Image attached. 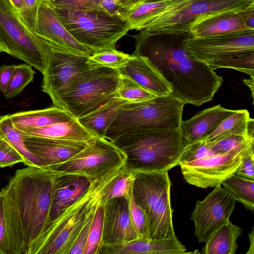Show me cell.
<instances>
[{
  "label": "cell",
  "instance_id": "obj_6",
  "mask_svg": "<svg viewBox=\"0 0 254 254\" xmlns=\"http://www.w3.org/2000/svg\"><path fill=\"white\" fill-rule=\"evenodd\" d=\"M167 171L134 173L132 193L147 220L148 237L167 239L175 235Z\"/></svg>",
  "mask_w": 254,
  "mask_h": 254
},
{
  "label": "cell",
  "instance_id": "obj_34",
  "mask_svg": "<svg viewBox=\"0 0 254 254\" xmlns=\"http://www.w3.org/2000/svg\"><path fill=\"white\" fill-rule=\"evenodd\" d=\"M35 71L28 64L17 65L3 93L6 99L19 95L33 80Z\"/></svg>",
  "mask_w": 254,
  "mask_h": 254
},
{
  "label": "cell",
  "instance_id": "obj_29",
  "mask_svg": "<svg viewBox=\"0 0 254 254\" xmlns=\"http://www.w3.org/2000/svg\"><path fill=\"white\" fill-rule=\"evenodd\" d=\"M243 229L229 220L211 236L202 248L204 254H235L238 248L237 238Z\"/></svg>",
  "mask_w": 254,
  "mask_h": 254
},
{
  "label": "cell",
  "instance_id": "obj_35",
  "mask_svg": "<svg viewBox=\"0 0 254 254\" xmlns=\"http://www.w3.org/2000/svg\"><path fill=\"white\" fill-rule=\"evenodd\" d=\"M117 96L130 103L142 102L157 96L140 86L130 78L121 74Z\"/></svg>",
  "mask_w": 254,
  "mask_h": 254
},
{
  "label": "cell",
  "instance_id": "obj_40",
  "mask_svg": "<svg viewBox=\"0 0 254 254\" xmlns=\"http://www.w3.org/2000/svg\"><path fill=\"white\" fill-rule=\"evenodd\" d=\"M128 199L131 218L139 237L148 238L147 217L144 211L135 202L132 189Z\"/></svg>",
  "mask_w": 254,
  "mask_h": 254
},
{
  "label": "cell",
  "instance_id": "obj_32",
  "mask_svg": "<svg viewBox=\"0 0 254 254\" xmlns=\"http://www.w3.org/2000/svg\"><path fill=\"white\" fill-rule=\"evenodd\" d=\"M223 186L235 198L253 212L254 210V180L233 174L224 180Z\"/></svg>",
  "mask_w": 254,
  "mask_h": 254
},
{
  "label": "cell",
  "instance_id": "obj_15",
  "mask_svg": "<svg viewBox=\"0 0 254 254\" xmlns=\"http://www.w3.org/2000/svg\"><path fill=\"white\" fill-rule=\"evenodd\" d=\"M236 201L221 185L216 186L204 200H197L191 220L194 223V234L199 243H205L215 231L230 220Z\"/></svg>",
  "mask_w": 254,
  "mask_h": 254
},
{
  "label": "cell",
  "instance_id": "obj_26",
  "mask_svg": "<svg viewBox=\"0 0 254 254\" xmlns=\"http://www.w3.org/2000/svg\"><path fill=\"white\" fill-rule=\"evenodd\" d=\"M128 103L130 102L118 96L115 97L77 120L96 137L105 138L109 126Z\"/></svg>",
  "mask_w": 254,
  "mask_h": 254
},
{
  "label": "cell",
  "instance_id": "obj_49",
  "mask_svg": "<svg viewBox=\"0 0 254 254\" xmlns=\"http://www.w3.org/2000/svg\"><path fill=\"white\" fill-rule=\"evenodd\" d=\"M243 81L246 84V85H247L250 89V90L252 92V97H254V78H251L250 79H245L243 80Z\"/></svg>",
  "mask_w": 254,
  "mask_h": 254
},
{
  "label": "cell",
  "instance_id": "obj_36",
  "mask_svg": "<svg viewBox=\"0 0 254 254\" xmlns=\"http://www.w3.org/2000/svg\"><path fill=\"white\" fill-rule=\"evenodd\" d=\"M103 201L94 213L84 254H99L102 245V233L104 219Z\"/></svg>",
  "mask_w": 254,
  "mask_h": 254
},
{
  "label": "cell",
  "instance_id": "obj_4",
  "mask_svg": "<svg viewBox=\"0 0 254 254\" xmlns=\"http://www.w3.org/2000/svg\"><path fill=\"white\" fill-rule=\"evenodd\" d=\"M125 168L92 183L80 197L48 226L30 254H68L84 225L104 200L109 185Z\"/></svg>",
  "mask_w": 254,
  "mask_h": 254
},
{
  "label": "cell",
  "instance_id": "obj_42",
  "mask_svg": "<svg viewBox=\"0 0 254 254\" xmlns=\"http://www.w3.org/2000/svg\"><path fill=\"white\" fill-rule=\"evenodd\" d=\"M19 163H24L22 156L9 142L0 137V168L11 167Z\"/></svg>",
  "mask_w": 254,
  "mask_h": 254
},
{
  "label": "cell",
  "instance_id": "obj_5",
  "mask_svg": "<svg viewBox=\"0 0 254 254\" xmlns=\"http://www.w3.org/2000/svg\"><path fill=\"white\" fill-rule=\"evenodd\" d=\"M185 105L170 95L128 103L109 126L105 138L113 141L127 132L138 129H180Z\"/></svg>",
  "mask_w": 254,
  "mask_h": 254
},
{
  "label": "cell",
  "instance_id": "obj_2",
  "mask_svg": "<svg viewBox=\"0 0 254 254\" xmlns=\"http://www.w3.org/2000/svg\"><path fill=\"white\" fill-rule=\"evenodd\" d=\"M55 176L52 170L27 166L16 170L4 187L20 217L24 254H30L47 227Z\"/></svg>",
  "mask_w": 254,
  "mask_h": 254
},
{
  "label": "cell",
  "instance_id": "obj_1",
  "mask_svg": "<svg viewBox=\"0 0 254 254\" xmlns=\"http://www.w3.org/2000/svg\"><path fill=\"white\" fill-rule=\"evenodd\" d=\"M133 36L134 56L146 58L170 85L169 95L186 104L200 106L212 100L223 78L190 50V31L150 33Z\"/></svg>",
  "mask_w": 254,
  "mask_h": 254
},
{
  "label": "cell",
  "instance_id": "obj_9",
  "mask_svg": "<svg viewBox=\"0 0 254 254\" xmlns=\"http://www.w3.org/2000/svg\"><path fill=\"white\" fill-rule=\"evenodd\" d=\"M0 45L4 52L45 72L49 47L25 25L9 0H0Z\"/></svg>",
  "mask_w": 254,
  "mask_h": 254
},
{
  "label": "cell",
  "instance_id": "obj_46",
  "mask_svg": "<svg viewBox=\"0 0 254 254\" xmlns=\"http://www.w3.org/2000/svg\"><path fill=\"white\" fill-rule=\"evenodd\" d=\"M17 65H2L0 66V91L5 92L12 73Z\"/></svg>",
  "mask_w": 254,
  "mask_h": 254
},
{
  "label": "cell",
  "instance_id": "obj_37",
  "mask_svg": "<svg viewBox=\"0 0 254 254\" xmlns=\"http://www.w3.org/2000/svg\"><path fill=\"white\" fill-rule=\"evenodd\" d=\"M134 173L127 170L123 171L112 181L104 195V202L114 198H128L132 189Z\"/></svg>",
  "mask_w": 254,
  "mask_h": 254
},
{
  "label": "cell",
  "instance_id": "obj_13",
  "mask_svg": "<svg viewBox=\"0 0 254 254\" xmlns=\"http://www.w3.org/2000/svg\"><path fill=\"white\" fill-rule=\"evenodd\" d=\"M253 142L224 154L212 153L179 164L184 179L188 183L203 189L221 185L224 180L236 173L241 163L244 149Z\"/></svg>",
  "mask_w": 254,
  "mask_h": 254
},
{
  "label": "cell",
  "instance_id": "obj_17",
  "mask_svg": "<svg viewBox=\"0 0 254 254\" xmlns=\"http://www.w3.org/2000/svg\"><path fill=\"white\" fill-rule=\"evenodd\" d=\"M139 237L131 218L128 198L117 197L104 202L102 245Z\"/></svg>",
  "mask_w": 254,
  "mask_h": 254
},
{
  "label": "cell",
  "instance_id": "obj_51",
  "mask_svg": "<svg viewBox=\"0 0 254 254\" xmlns=\"http://www.w3.org/2000/svg\"><path fill=\"white\" fill-rule=\"evenodd\" d=\"M166 0H144L142 2H158L160 1H163Z\"/></svg>",
  "mask_w": 254,
  "mask_h": 254
},
{
  "label": "cell",
  "instance_id": "obj_16",
  "mask_svg": "<svg viewBox=\"0 0 254 254\" xmlns=\"http://www.w3.org/2000/svg\"><path fill=\"white\" fill-rule=\"evenodd\" d=\"M34 33L49 47L76 55L92 54L68 32L48 1L40 4Z\"/></svg>",
  "mask_w": 254,
  "mask_h": 254
},
{
  "label": "cell",
  "instance_id": "obj_33",
  "mask_svg": "<svg viewBox=\"0 0 254 254\" xmlns=\"http://www.w3.org/2000/svg\"><path fill=\"white\" fill-rule=\"evenodd\" d=\"M131 58V55L116 49L106 50L92 54L87 63L93 68L107 67L119 69Z\"/></svg>",
  "mask_w": 254,
  "mask_h": 254
},
{
  "label": "cell",
  "instance_id": "obj_8",
  "mask_svg": "<svg viewBox=\"0 0 254 254\" xmlns=\"http://www.w3.org/2000/svg\"><path fill=\"white\" fill-rule=\"evenodd\" d=\"M120 79L118 69H91L58 95L52 101L53 105L79 119L118 96Z\"/></svg>",
  "mask_w": 254,
  "mask_h": 254
},
{
  "label": "cell",
  "instance_id": "obj_20",
  "mask_svg": "<svg viewBox=\"0 0 254 254\" xmlns=\"http://www.w3.org/2000/svg\"><path fill=\"white\" fill-rule=\"evenodd\" d=\"M176 235L167 239L138 238L112 244L102 245L101 254H190Z\"/></svg>",
  "mask_w": 254,
  "mask_h": 254
},
{
  "label": "cell",
  "instance_id": "obj_10",
  "mask_svg": "<svg viewBox=\"0 0 254 254\" xmlns=\"http://www.w3.org/2000/svg\"><path fill=\"white\" fill-rule=\"evenodd\" d=\"M253 5L254 0H185L160 15L142 30L150 33L190 31L193 25L208 16Z\"/></svg>",
  "mask_w": 254,
  "mask_h": 254
},
{
  "label": "cell",
  "instance_id": "obj_45",
  "mask_svg": "<svg viewBox=\"0 0 254 254\" xmlns=\"http://www.w3.org/2000/svg\"><path fill=\"white\" fill-rule=\"evenodd\" d=\"M94 215L84 225L68 254H84Z\"/></svg>",
  "mask_w": 254,
  "mask_h": 254
},
{
  "label": "cell",
  "instance_id": "obj_52",
  "mask_svg": "<svg viewBox=\"0 0 254 254\" xmlns=\"http://www.w3.org/2000/svg\"><path fill=\"white\" fill-rule=\"evenodd\" d=\"M3 52V49L2 48V47H1V46L0 45V53Z\"/></svg>",
  "mask_w": 254,
  "mask_h": 254
},
{
  "label": "cell",
  "instance_id": "obj_47",
  "mask_svg": "<svg viewBox=\"0 0 254 254\" xmlns=\"http://www.w3.org/2000/svg\"><path fill=\"white\" fill-rule=\"evenodd\" d=\"M9 1L20 16L24 11L23 0H9Z\"/></svg>",
  "mask_w": 254,
  "mask_h": 254
},
{
  "label": "cell",
  "instance_id": "obj_21",
  "mask_svg": "<svg viewBox=\"0 0 254 254\" xmlns=\"http://www.w3.org/2000/svg\"><path fill=\"white\" fill-rule=\"evenodd\" d=\"M22 136L26 148L41 158L49 170L75 155L83 148L86 143Z\"/></svg>",
  "mask_w": 254,
  "mask_h": 254
},
{
  "label": "cell",
  "instance_id": "obj_28",
  "mask_svg": "<svg viewBox=\"0 0 254 254\" xmlns=\"http://www.w3.org/2000/svg\"><path fill=\"white\" fill-rule=\"evenodd\" d=\"M185 0H166L153 2H141L133 6L126 21L130 30H141L160 15Z\"/></svg>",
  "mask_w": 254,
  "mask_h": 254
},
{
  "label": "cell",
  "instance_id": "obj_27",
  "mask_svg": "<svg viewBox=\"0 0 254 254\" xmlns=\"http://www.w3.org/2000/svg\"><path fill=\"white\" fill-rule=\"evenodd\" d=\"M9 116L14 127L18 130L43 127L75 119L65 110L54 106L44 109L17 112Z\"/></svg>",
  "mask_w": 254,
  "mask_h": 254
},
{
  "label": "cell",
  "instance_id": "obj_18",
  "mask_svg": "<svg viewBox=\"0 0 254 254\" xmlns=\"http://www.w3.org/2000/svg\"><path fill=\"white\" fill-rule=\"evenodd\" d=\"M0 254H24L20 217L10 193L0 191Z\"/></svg>",
  "mask_w": 254,
  "mask_h": 254
},
{
  "label": "cell",
  "instance_id": "obj_44",
  "mask_svg": "<svg viewBox=\"0 0 254 254\" xmlns=\"http://www.w3.org/2000/svg\"><path fill=\"white\" fill-rule=\"evenodd\" d=\"M24 11L20 16L25 25L34 33L42 0H23Z\"/></svg>",
  "mask_w": 254,
  "mask_h": 254
},
{
  "label": "cell",
  "instance_id": "obj_11",
  "mask_svg": "<svg viewBox=\"0 0 254 254\" xmlns=\"http://www.w3.org/2000/svg\"><path fill=\"white\" fill-rule=\"evenodd\" d=\"M126 160L124 152L112 141L95 137L79 152L50 170L81 175L92 183L125 166Z\"/></svg>",
  "mask_w": 254,
  "mask_h": 254
},
{
  "label": "cell",
  "instance_id": "obj_12",
  "mask_svg": "<svg viewBox=\"0 0 254 254\" xmlns=\"http://www.w3.org/2000/svg\"><path fill=\"white\" fill-rule=\"evenodd\" d=\"M194 57L213 70L236 69L239 57L254 52V30L202 37H192L188 42Z\"/></svg>",
  "mask_w": 254,
  "mask_h": 254
},
{
  "label": "cell",
  "instance_id": "obj_31",
  "mask_svg": "<svg viewBox=\"0 0 254 254\" xmlns=\"http://www.w3.org/2000/svg\"><path fill=\"white\" fill-rule=\"evenodd\" d=\"M250 118L248 110H237L233 114L224 120L214 131L202 140L214 142L233 135L250 138L248 134V127Z\"/></svg>",
  "mask_w": 254,
  "mask_h": 254
},
{
  "label": "cell",
  "instance_id": "obj_38",
  "mask_svg": "<svg viewBox=\"0 0 254 254\" xmlns=\"http://www.w3.org/2000/svg\"><path fill=\"white\" fill-rule=\"evenodd\" d=\"M46 1H48L55 9L58 10H86L104 12L100 0H46Z\"/></svg>",
  "mask_w": 254,
  "mask_h": 254
},
{
  "label": "cell",
  "instance_id": "obj_23",
  "mask_svg": "<svg viewBox=\"0 0 254 254\" xmlns=\"http://www.w3.org/2000/svg\"><path fill=\"white\" fill-rule=\"evenodd\" d=\"M236 111L218 105L198 112L190 119L182 120L180 131L186 145L205 139Z\"/></svg>",
  "mask_w": 254,
  "mask_h": 254
},
{
  "label": "cell",
  "instance_id": "obj_25",
  "mask_svg": "<svg viewBox=\"0 0 254 254\" xmlns=\"http://www.w3.org/2000/svg\"><path fill=\"white\" fill-rule=\"evenodd\" d=\"M23 135L87 142L96 136L85 129L77 119L19 130Z\"/></svg>",
  "mask_w": 254,
  "mask_h": 254
},
{
  "label": "cell",
  "instance_id": "obj_43",
  "mask_svg": "<svg viewBox=\"0 0 254 254\" xmlns=\"http://www.w3.org/2000/svg\"><path fill=\"white\" fill-rule=\"evenodd\" d=\"M254 142L244 149L241 163L236 174L243 178L254 180Z\"/></svg>",
  "mask_w": 254,
  "mask_h": 254
},
{
  "label": "cell",
  "instance_id": "obj_41",
  "mask_svg": "<svg viewBox=\"0 0 254 254\" xmlns=\"http://www.w3.org/2000/svg\"><path fill=\"white\" fill-rule=\"evenodd\" d=\"M100 1L104 12L125 20L133 7L128 0H100Z\"/></svg>",
  "mask_w": 254,
  "mask_h": 254
},
{
  "label": "cell",
  "instance_id": "obj_30",
  "mask_svg": "<svg viewBox=\"0 0 254 254\" xmlns=\"http://www.w3.org/2000/svg\"><path fill=\"white\" fill-rule=\"evenodd\" d=\"M0 137L6 140L21 154L25 165L48 169L44 161L26 148L22 135L14 127L9 115L0 117Z\"/></svg>",
  "mask_w": 254,
  "mask_h": 254
},
{
  "label": "cell",
  "instance_id": "obj_24",
  "mask_svg": "<svg viewBox=\"0 0 254 254\" xmlns=\"http://www.w3.org/2000/svg\"><path fill=\"white\" fill-rule=\"evenodd\" d=\"M118 70L120 74L130 78L156 96L169 95L171 92L170 85L143 57L131 55V58Z\"/></svg>",
  "mask_w": 254,
  "mask_h": 254
},
{
  "label": "cell",
  "instance_id": "obj_39",
  "mask_svg": "<svg viewBox=\"0 0 254 254\" xmlns=\"http://www.w3.org/2000/svg\"><path fill=\"white\" fill-rule=\"evenodd\" d=\"M210 149L215 154H224L234 149L244 146L254 141L243 136L233 135L219 141L208 142L205 141Z\"/></svg>",
  "mask_w": 254,
  "mask_h": 254
},
{
  "label": "cell",
  "instance_id": "obj_48",
  "mask_svg": "<svg viewBox=\"0 0 254 254\" xmlns=\"http://www.w3.org/2000/svg\"><path fill=\"white\" fill-rule=\"evenodd\" d=\"M250 239V247L248 252L246 253L247 254H254V228H252L251 232L248 234Z\"/></svg>",
  "mask_w": 254,
  "mask_h": 254
},
{
  "label": "cell",
  "instance_id": "obj_3",
  "mask_svg": "<svg viewBox=\"0 0 254 254\" xmlns=\"http://www.w3.org/2000/svg\"><path fill=\"white\" fill-rule=\"evenodd\" d=\"M126 154V169L134 173L167 171L178 165L187 146L180 129H138L112 141Z\"/></svg>",
  "mask_w": 254,
  "mask_h": 254
},
{
  "label": "cell",
  "instance_id": "obj_14",
  "mask_svg": "<svg viewBox=\"0 0 254 254\" xmlns=\"http://www.w3.org/2000/svg\"><path fill=\"white\" fill-rule=\"evenodd\" d=\"M49 49L41 87L42 91L53 101L71 84L94 68L87 63L89 56L76 55L50 47Z\"/></svg>",
  "mask_w": 254,
  "mask_h": 254
},
{
  "label": "cell",
  "instance_id": "obj_7",
  "mask_svg": "<svg viewBox=\"0 0 254 254\" xmlns=\"http://www.w3.org/2000/svg\"><path fill=\"white\" fill-rule=\"evenodd\" d=\"M55 10L68 32L92 54L115 49L118 41L130 30L126 20L103 11Z\"/></svg>",
  "mask_w": 254,
  "mask_h": 254
},
{
  "label": "cell",
  "instance_id": "obj_19",
  "mask_svg": "<svg viewBox=\"0 0 254 254\" xmlns=\"http://www.w3.org/2000/svg\"><path fill=\"white\" fill-rule=\"evenodd\" d=\"M54 172L56 176L46 228L80 197L91 184L87 178L81 175Z\"/></svg>",
  "mask_w": 254,
  "mask_h": 254
},
{
  "label": "cell",
  "instance_id": "obj_22",
  "mask_svg": "<svg viewBox=\"0 0 254 254\" xmlns=\"http://www.w3.org/2000/svg\"><path fill=\"white\" fill-rule=\"evenodd\" d=\"M253 12L254 5L212 15L193 25L190 32L193 37H202L251 30L246 26V22Z\"/></svg>",
  "mask_w": 254,
  "mask_h": 254
},
{
  "label": "cell",
  "instance_id": "obj_53",
  "mask_svg": "<svg viewBox=\"0 0 254 254\" xmlns=\"http://www.w3.org/2000/svg\"><path fill=\"white\" fill-rule=\"evenodd\" d=\"M44 0H42V1H44Z\"/></svg>",
  "mask_w": 254,
  "mask_h": 254
},
{
  "label": "cell",
  "instance_id": "obj_50",
  "mask_svg": "<svg viewBox=\"0 0 254 254\" xmlns=\"http://www.w3.org/2000/svg\"><path fill=\"white\" fill-rule=\"evenodd\" d=\"M131 4L133 5V6L137 5L140 3L142 2L144 0H128Z\"/></svg>",
  "mask_w": 254,
  "mask_h": 254
}]
</instances>
